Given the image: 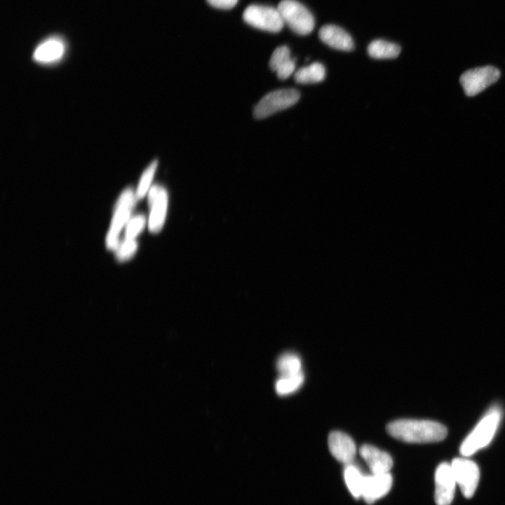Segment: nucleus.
<instances>
[{
	"label": "nucleus",
	"instance_id": "f257e3e1",
	"mask_svg": "<svg viewBox=\"0 0 505 505\" xmlns=\"http://www.w3.org/2000/svg\"><path fill=\"white\" fill-rule=\"evenodd\" d=\"M388 433L396 439L411 443L443 440L447 434L442 424L426 419H399L389 423Z\"/></svg>",
	"mask_w": 505,
	"mask_h": 505
},
{
	"label": "nucleus",
	"instance_id": "f03ea898",
	"mask_svg": "<svg viewBox=\"0 0 505 505\" xmlns=\"http://www.w3.org/2000/svg\"><path fill=\"white\" fill-rule=\"evenodd\" d=\"M501 417V409L498 406L491 408L462 442L461 454L469 457L486 447L496 433Z\"/></svg>",
	"mask_w": 505,
	"mask_h": 505
},
{
	"label": "nucleus",
	"instance_id": "7ed1b4c3",
	"mask_svg": "<svg viewBox=\"0 0 505 505\" xmlns=\"http://www.w3.org/2000/svg\"><path fill=\"white\" fill-rule=\"evenodd\" d=\"M284 25L300 35L311 33L314 27L311 13L296 0H282L277 6Z\"/></svg>",
	"mask_w": 505,
	"mask_h": 505
},
{
	"label": "nucleus",
	"instance_id": "20e7f679",
	"mask_svg": "<svg viewBox=\"0 0 505 505\" xmlns=\"http://www.w3.org/2000/svg\"><path fill=\"white\" fill-rule=\"evenodd\" d=\"M136 193L130 188L125 189L116 203L112 222L107 234V246L110 250L119 247V236L123 227L128 222L129 217L137 200Z\"/></svg>",
	"mask_w": 505,
	"mask_h": 505
},
{
	"label": "nucleus",
	"instance_id": "39448f33",
	"mask_svg": "<svg viewBox=\"0 0 505 505\" xmlns=\"http://www.w3.org/2000/svg\"><path fill=\"white\" fill-rule=\"evenodd\" d=\"M299 97V93L292 88L281 89L269 93L255 105L254 116L258 119H264L294 105L297 102Z\"/></svg>",
	"mask_w": 505,
	"mask_h": 505
},
{
	"label": "nucleus",
	"instance_id": "423d86ee",
	"mask_svg": "<svg viewBox=\"0 0 505 505\" xmlns=\"http://www.w3.org/2000/svg\"><path fill=\"white\" fill-rule=\"evenodd\" d=\"M243 18L252 27L271 32H278L284 26L279 11L271 6L250 5L244 10Z\"/></svg>",
	"mask_w": 505,
	"mask_h": 505
},
{
	"label": "nucleus",
	"instance_id": "0eeeda50",
	"mask_svg": "<svg viewBox=\"0 0 505 505\" xmlns=\"http://www.w3.org/2000/svg\"><path fill=\"white\" fill-rule=\"evenodd\" d=\"M500 77L499 70L493 66H484L464 72L459 81L465 94L474 96L495 83Z\"/></svg>",
	"mask_w": 505,
	"mask_h": 505
},
{
	"label": "nucleus",
	"instance_id": "6e6552de",
	"mask_svg": "<svg viewBox=\"0 0 505 505\" xmlns=\"http://www.w3.org/2000/svg\"><path fill=\"white\" fill-rule=\"evenodd\" d=\"M457 482L465 497H471L478 487L480 471L478 465L466 457L455 458L450 463Z\"/></svg>",
	"mask_w": 505,
	"mask_h": 505
},
{
	"label": "nucleus",
	"instance_id": "1a4fd4ad",
	"mask_svg": "<svg viewBox=\"0 0 505 505\" xmlns=\"http://www.w3.org/2000/svg\"><path fill=\"white\" fill-rule=\"evenodd\" d=\"M434 478V499L436 504L450 505L457 485L451 464L447 462L439 464L436 470Z\"/></svg>",
	"mask_w": 505,
	"mask_h": 505
},
{
	"label": "nucleus",
	"instance_id": "9d476101",
	"mask_svg": "<svg viewBox=\"0 0 505 505\" xmlns=\"http://www.w3.org/2000/svg\"><path fill=\"white\" fill-rule=\"evenodd\" d=\"M168 193L166 189L159 185H152L148 191V203L151 212L148 221L150 231L159 232L165 222L167 207Z\"/></svg>",
	"mask_w": 505,
	"mask_h": 505
},
{
	"label": "nucleus",
	"instance_id": "9b49d317",
	"mask_svg": "<svg viewBox=\"0 0 505 505\" xmlns=\"http://www.w3.org/2000/svg\"><path fill=\"white\" fill-rule=\"evenodd\" d=\"M328 445L331 454L345 465L353 463L356 454V446L348 434L334 431L330 433Z\"/></svg>",
	"mask_w": 505,
	"mask_h": 505
},
{
	"label": "nucleus",
	"instance_id": "f8f14e48",
	"mask_svg": "<svg viewBox=\"0 0 505 505\" xmlns=\"http://www.w3.org/2000/svg\"><path fill=\"white\" fill-rule=\"evenodd\" d=\"M392 483V476L389 472L365 475L361 497L368 504H372L389 492Z\"/></svg>",
	"mask_w": 505,
	"mask_h": 505
},
{
	"label": "nucleus",
	"instance_id": "ddd939ff",
	"mask_svg": "<svg viewBox=\"0 0 505 505\" xmlns=\"http://www.w3.org/2000/svg\"><path fill=\"white\" fill-rule=\"evenodd\" d=\"M359 453L372 473H389L393 466V459L390 454L373 445H363Z\"/></svg>",
	"mask_w": 505,
	"mask_h": 505
},
{
	"label": "nucleus",
	"instance_id": "4468645a",
	"mask_svg": "<svg viewBox=\"0 0 505 505\" xmlns=\"http://www.w3.org/2000/svg\"><path fill=\"white\" fill-rule=\"evenodd\" d=\"M318 35L323 43L332 48L344 51L354 49V44L351 36L338 26L325 25L319 30Z\"/></svg>",
	"mask_w": 505,
	"mask_h": 505
},
{
	"label": "nucleus",
	"instance_id": "2eb2a0df",
	"mask_svg": "<svg viewBox=\"0 0 505 505\" xmlns=\"http://www.w3.org/2000/svg\"><path fill=\"white\" fill-rule=\"evenodd\" d=\"M65 52L64 41L58 37H50L38 45L34 51L33 58L39 63H52L60 60Z\"/></svg>",
	"mask_w": 505,
	"mask_h": 505
},
{
	"label": "nucleus",
	"instance_id": "dca6fc26",
	"mask_svg": "<svg viewBox=\"0 0 505 505\" xmlns=\"http://www.w3.org/2000/svg\"><path fill=\"white\" fill-rule=\"evenodd\" d=\"M269 66L276 72L280 79H286L294 73L295 61L291 58L288 46H279L274 50L269 60Z\"/></svg>",
	"mask_w": 505,
	"mask_h": 505
},
{
	"label": "nucleus",
	"instance_id": "f3484780",
	"mask_svg": "<svg viewBox=\"0 0 505 505\" xmlns=\"http://www.w3.org/2000/svg\"><path fill=\"white\" fill-rule=\"evenodd\" d=\"M344 478L347 488L355 498L362 497V492L365 475L356 465H345Z\"/></svg>",
	"mask_w": 505,
	"mask_h": 505
},
{
	"label": "nucleus",
	"instance_id": "a211bd4d",
	"mask_svg": "<svg viewBox=\"0 0 505 505\" xmlns=\"http://www.w3.org/2000/svg\"><path fill=\"white\" fill-rule=\"evenodd\" d=\"M325 77V69L320 62H314L299 69L294 74L297 83L307 84L322 81Z\"/></svg>",
	"mask_w": 505,
	"mask_h": 505
},
{
	"label": "nucleus",
	"instance_id": "6ab92c4d",
	"mask_svg": "<svg viewBox=\"0 0 505 505\" xmlns=\"http://www.w3.org/2000/svg\"><path fill=\"white\" fill-rule=\"evenodd\" d=\"M369 55L375 59L395 58L400 53L398 45L382 39L372 41L368 47Z\"/></svg>",
	"mask_w": 505,
	"mask_h": 505
},
{
	"label": "nucleus",
	"instance_id": "aec40b11",
	"mask_svg": "<svg viewBox=\"0 0 505 505\" xmlns=\"http://www.w3.org/2000/svg\"><path fill=\"white\" fill-rule=\"evenodd\" d=\"M276 368L281 376L293 375L302 372L300 358L291 352L285 353L278 358Z\"/></svg>",
	"mask_w": 505,
	"mask_h": 505
},
{
	"label": "nucleus",
	"instance_id": "412c9836",
	"mask_svg": "<svg viewBox=\"0 0 505 505\" xmlns=\"http://www.w3.org/2000/svg\"><path fill=\"white\" fill-rule=\"evenodd\" d=\"M303 372L293 375L280 376L275 384L276 393L280 396H286L296 391L303 384Z\"/></svg>",
	"mask_w": 505,
	"mask_h": 505
},
{
	"label": "nucleus",
	"instance_id": "4be33fe9",
	"mask_svg": "<svg viewBox=\"0 0 505 505\" xmlns=\"http://www.w3.org/2000/svg\"><path fill=\"white\" fill-rule=\"evenodd\" d=\"M157 161H152L143 172L135 191L137 199L142 198L148 193L157 168Z\"/></svg>",
	"mask_w": 505,
	"mask_h": 505
},
{
	"label": "nucleus",
	"instance_id": "5701e85b",
	"mask_svg": "<svg viewBox=\"0 0 505 505\" xmlns=\"http://www.w3.org/2000/svg\"><path fill=\"white\" fill-rule=\"evenodd\" d=\"M146 219L142 215H137L130 219L127 223L126 238L135 239L144 229Z\"/></svg>",
	"mask_w": 505,
	"mask_h": 505
},
{
	"label": "nucleus",
	"instance_id": "b1692460",
	"mask_svg": "<svg viewBox=\"0 0 505 505\" xmlns=\"http://www.w3.org/2000/svg\"><path fill=\"white\" fill-rule=\"evenodd\" d=\"M137 248V244L135 239L125 238L116 249V257L120 261L128 260L135 254Z\"/></svg>",
	"mask_w": 505,
	"mask_h": 505
},
{
	"label": "nucleus",
	"instance_id": "393cba45",
	"mask_svg": "<svg viewBox=\"0 0 505 505\" xmlns=\"http://www.w3.org/2000/svg\"><path fill=\"white\" fill-rule=\"evenodd\" d=\"M212 6L220 9H230L234 7L238 0H206Z\"/></svg>",
	"mask_w": 505,
	"mask_h": 505
}]
</instances>
